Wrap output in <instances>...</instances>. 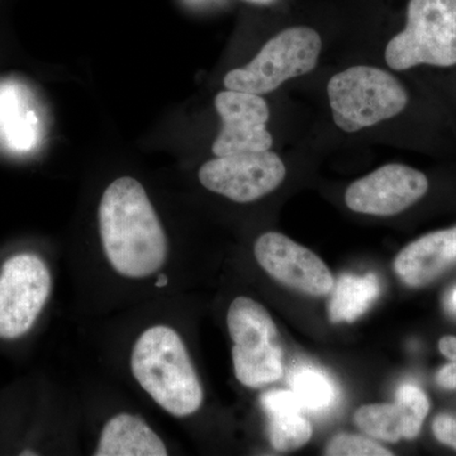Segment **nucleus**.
Segmentation results:
<instances>
[{
  "mask_svg": "<svg viewBox=\"0 0 456 456\" xmlns=\"http://www.w3.org/2000/svg\"><path fill=\"white\" fill-rule=\"evenodd\" d=\"M98 220L104 254L118 274L141 279L163 268L169 250L167 235L136 179L114 180L99 203Z\"/></svg>",
  "mask_w": 456,
  "mask_h": 456,
  "instance_id": "f257e3e1",
  "label": "nucleus"
},
{
  "mask_svg": "<svg viewBox=\"0 0 456 456\" xmlns=\"http://www.w3.org/2000/svg\"><path fill=\"white\" fill-rule=\"evenodd\" d=\"M131 370L143 391L170 415L187 417L202 407V384L173 327L156 325L141 334L132 349Z\"/></svg>",
  "mask_w": 456,
  "mask_h": 456,
  "instance_id": "f03ea898",
  "label": "nucleus"
},
{
  "mask_svg": "<svg viewBox=\"0 0 456 456\" xmlns=\"http://www.w3.org/2000/svg\"><path fill=\"white\" fill-rule=\"evenodd\" d=\"M332 118L341 131L354 134L398 116L408 94L397 77L368 65L351 66L327 84Z\"/></svg>",
  "mask_w": 456,
  "mask_h": 456,
  "instance_id": "7ed1b4c3",
  "label": "nucleus"
},
{
  "mask_svg": "<svg viewBox=\"0 0 456 456\" xmlns=\"http://www.w3.org/2000/svg\"><path fill=\"white\" fill-rule=\"evenodd\" d=\"M384 57L397 71L455 66L456 0H410L406 27L388 42Z\"/></svg>",
  "mask_w": 456,
  "mask_h": 456,
  "instance_id": "20e7f679",
  "label": "nucleus"
},
{
  "mask_svg": "<svg viewBox=\"0 0 456 456\" xmlns=\"http://www.w3.org/2000/svg\"><path fill=\"white\" fill-rule=\"evenodd\" d=\"M232 362L239 382L248 388H263L283 375V351L277 325L259 302L237 297L227 314Z\"/></svg>",
  "mask_w": 456,
  "mask_h": 456,
  "instance_id": "39448f33",
  "label": "nucleus"
},
{
  "mask_svg": "<svg viewBox=\"0 0 456 456\" xmlns=\"http://www.w3.org/2000/svg\"><path fill=\"white\" fill-rule=\"evenodd\" d=\"M322 38L310 27H290L266 42L250 64L224 77V88L268 94L316 68Z\"/></svg>",
  "mask_w": 456,
  "mask_h": 456,
  "instance_id": "423d86ee",
  "label": "nucleus"
},
{
  "mask_svg": "<svg viewBox=\"0 0 456 456\" xmlns=\"http://www.w3.org/2000/svg\"><path fill=\"white\" fill-rule=\"evenodd\" d=\"M50 270L36 254H18L0 270V338H20L35 325L51 294Z\"/></svg>",
  "mask_w": 456,
  "mask_h": 456,
  "instance_id": "0eeeda50",
  "label": "nucleus"
},
{
  "mask_svg": "<svg viewBox=\"0 0 456 456\" xmlns=\"http://www.w3.org/2000/svg\"><path fill=\"white\" fill-rule=\"evenodd\" d=\"M285 165L270 151L217 156L200 167V184L237 203H250L274 191L285 179Z\"/></svg>",
  "mask_w": 456,
  "mask_h": 456,
  "instance_id": "6e6552de",
  "label": "nucleus"
},
{
  "mask_svg": "<svg viewBox=\"0 0 456 456\" xmlns=\"http://www.w3.org/2000/svg\"><path fill=\"white\" fill-rule=\"evenodd\" d=\"M428 191L424 173L407 165L388 164L353 183L345 202L354 212L395 216L419 202Z\"/></svg>",
  "mask_w": 456,
  "mask_h": 456,
  "instance_id": "1a4fd4ad",
  "label": "nucleus"
},
{
  "mask_svg": "<svg viewBox=\"0 0 456 456\" xmlns=\"http://www.w3.org/2000/svg\"><path fill=\"white\" fill-rule=\"evenodd\" d=\"M255 257L261 268L279 283L310 296H325L334 278L316 254L278 232H266L255 242Z\"/></svg>",
  "mask_w": 456,
  "mask_h": 456,
  "instance_id": "9d476101",
  "label": "nucleus"
},
{
  "mask_svg": "<svg viewBox=\"0 0 456 456\" xmlns=\"http://www.w3.org/2000/svg\"><path fill=\"white\" fill-rule=\"evenodd\" d=\"M222 130L213 142V154L269 151L273 137L266 130L270 110L265 99L251 93L226 90L215 99Z\"/></svg>",
  "mask_w": 456,
  "mask_h": 456,
  "instance_id": "9b49d317",
  "label": "nucleus"
},
{
  "mask_svg": "<svg viewBox=\"0 0 456 456\" xmlns=\"http://www.w3.org/2000/svg\"><path fill=\"white\" fill-rule=\"evenodd\" d=\"M456 261V227L436 231L406 246L395 260L399 278L410 287H425Z\"/></svg>",
  "mask_w": 456,
  "mask_h": 456,
  "instance_id": "f8f14e48",
  "label": "nucleus"
},
{
  "mask_svg": "<svg viewBox=\"0 0 456 456\" xmlns=\"http://www.w3.org/2000/svg\"><path fill=\"white\" fill-rule=\"evenodd\" d=\"M95 456H167L164 441L141 417L118 413L102 430Z\"/></svg>",
  "mask_w": 456,
  "mask_h": 456,
  "instance_id": "ddd939ff",
  "label": "nucleus"
},
{
  "mask_svg": "<svg viewBox=\"0 0 456 456\" xmlns=\"http://www.w3.org/2000/svg\"><path fill=\"white\" fill-rule=\"evenodd\" d=\"M379 293L380 283L377 275H344L336 284L330 302V320L334 323L354 322L370 308Z\"/></svg>",
  "mask_w": 456,
  "mask_h": 456,
  "instance_id": "4468645a",
  "label": "nucleus"
},
{
  "mask_svg": "<svg viewBox=\"0 0 456 456\" xmlns=\"http://www.w3.org/2000/svg\"><path fill=\"white\" fill-rule=\"evenodd\" d=\"M354 419L359 428L375 439L387 443L407 439L406 416L397 402L360 407Z\"/></svg>",
  "mask_w": 456,
  "mask_h": 456,
  "instance_id": "2eb2a0df",
  "label": "nucleus"
},
{
  "mask_svg": "<svg viewBox=\"0 0 456 456\" xmlns=\"http://www.w3.org/2000/svg\"><path fill=\"white\" fill-rule=\"evenodd\" d=\"M289 384L305 410L322 411L334 402V384L317 369H296L290 374Z\"/></svg>",
  "mask_w": 456,
  "mask_h": 456,
  "instance_id": "dca6fc26",
  "label": "nucleus"
},
{
  "mask_svg": "<svg viewBox=\"0 0 456 456\" xmlns=\"http://www.w3.org/2000/svg\"><path fill=\"white\" fill-rule=\"evenodd\" d=\"M312 437V426L302 413L270 417L269 439L273 448L288 452L305 446Z\"/></svg>",
  "mask_w": 456,
  "mask_h": 456,
  "instance_id": "f3484780",
  "label": "nucleus"
},
{
  "mask_svg": "<svg viewBox=\"0 0 456 456\" xmlns=\"http://www.w3.org/2000/svg\"><path fill=\"white\" fill-rule=\"evenodd\" d=\"M395 402L403 410L407 421V440L415 439L421 431L430 410L428 395L413 384H404L395 395Z\"/></svg>",
  "mask_w": 456,
  "mask_h": 456,
  "instance_id": "a211bd4d",
  "label": "nucleus"
},
{
  "mask_svg": "<svg viewBox=\"0 0 456 456\" xmlns=\"http://www.w3.org/2000/svg\"><path fill=\"white\" fill-rule=\"evenodd\" d=\"M330 456H391L389 450L358 435H338L326 449Z\"/></svg>",
  "mask_w": 456,
  "mask_h": 456,
  "instance_id": "6ab92c4d",
  "label": "nucleus"
},
{
  "mask_svg": "<svg viewBox=\"0 0 456 456\" xmlns=\"http://www.w3.org/2000/svg\"><path fill=\"white\" fill-rule=\"evenodd\" d=\"M261 404L269 417L296 415L305 411L293 391H270L261 395Z\"/></svg>",
  "mask_w": 456,
  "mask_h": 456,
  "instance_id": "aec40b11",
  "label": "nucleus"
},
{
  "mask_svg": "<svg viewBox=\"0 0 456 456\" xmlns=\"http://www.w3.org/2000/svg\"><path fill=\"white\" fill-rule=\"evenodd\" d=\"M432 430L440 443L456 449V416H437L432 424Z\"/></svg>",
  "mask_w": 456,
  "mask_h": 456,
  "instance_id": "412c9836",
  "label": "nucleus"
},
{
  "mask_svg": "<svg viewBox=\"0 0 456 456\" xmlns=\"http://www.w3.org/2000/svg\"><path fill=\"white\" fill-rule=\"evenodd\" d=\"M436 382L441 388L456 389V362L440 369L436 375Z\"/></svg>",
  "mask_w": 456,
  "mask_h": 456,
  "instance_id": "4be33fe9",
  "label": "nucleus"
},
{
  "mask_svg": "<svg viewBox=\"0 0 456 456\" xmlns=\"http://www.w3.org/2000/svg\"><path fill=\"white\" fill-rule=\"evenodd\" d=\"M439 349L445 358L456 362V338L454 336H445L441 338Z\"/></svg>",
  "mask_w": 456,
  "mask_h": 456,
  "instance_id": "5701e85b",
  "label": "nucleus"
},
{
  "mask_svg": "<svg viewBox=\"0 0 456 456\" xmlns=\"http://www.w3.org/2000/svg\"><path fill=\"white\" fill-rule=\"evenodd\" d=\"M245 2L255 3V4L268 5L274 3L275 0H245Z\"/></svg>",
  "mask_w": 456,
  "mask_h": 456,
  "instance_id": "b1692460",
  "label": "nucleus"
},
{
  "mask_svg": "<svg viewBox=\"0 0 456 456\" xmlns=\"http://www.w3.org/2000/svg\"><path fill=\"white\" fill-rule=\"evenodd\" d=\"M20 455H22V456L37 455V452H29V450H26V452H20Z\"/></svg>",
  "mask_w": 456,
  "mask_h": 456,
  "instance_id": "393cba45",
  "label": "nucleus"
},
{
  "mask_svg": "<svg viewBox=\"0 0 456 456\" xmlns=\"http://www.w3.org/2000/svg\"><path fill=\"white\" fill-rule=\"evenodd\" d=\"M452 303L454 305V307H456V289L454 290V293H452Z\"/></svg>",
  "mask_w": 456,
  "mask_h": 456,
  "instance_id": "a878e982",
  "label": "nucleus"
}]
</instances>
